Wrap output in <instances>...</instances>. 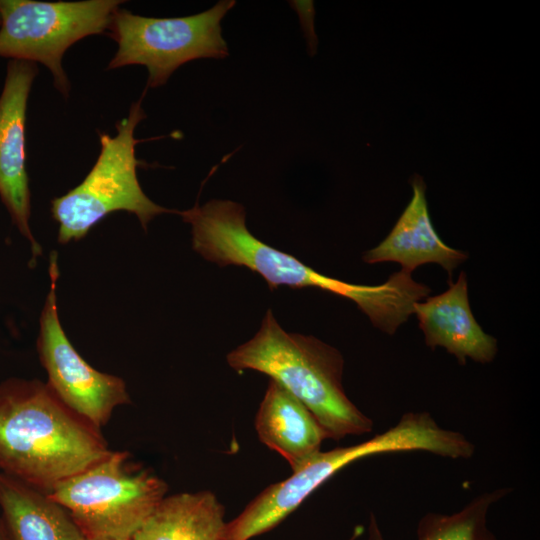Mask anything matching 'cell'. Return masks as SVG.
<instances>
[{
  "label": "cell",
  "instance_id": "obj_1",
  "mask_svg": "<svg viewBox=\"0 0 540 540\" xmlns=\"http://www.w3.org/2000/svg\"><path fill=\"white\" fill-rule=\"evenodd\" d=\"M101 429L65 405L47 383H0V471L49 493L106 458Z\"/></svg>",
  "mask_w": 540,
  "mask_h": 540
},
{
  "label": "cell",
  "instance_id": "obj_2",
  "mask_svg": "<svg viewBox=\"0 0 540 540\" xmlns=\"http://www.w3.org/2000/svg\"><path fill=\"white\" fill-rule=\"evenodd\" d=\"M241 372L263 373L303 403L324 429L339 441L373 429V421L348 398L342 385L344 359L334 347L313 337L286 332L271 310L255 336L227 355Z\"/></svg>",
  "mask_w": 540,
  "mask_h": 540
},
{
  "label": "cell",
  "instance_id": "obj_3",
  "mask_svg": "<svg viewBox=\"0 0 540 540\" xmlns=\"http://www.w3.org/2000/svg\"><path fill=\"white\" fill-rule=\"evenodd\" d=\"M191 225L192 247L207 261L221 267L244 266L262 276L270 289L313 287L348 298L368 317L385 302L381 285H357L315 271L296 257L260 241L246 226L244 207L231 200L212 199L181 211Z\"/></svg>",
  "mask_w": 540,
  "mask_h": 540
},
{
  "label": "cell",
  "instance_id": "obj_4",
  "mask_svg": "<svg viewBox=\"0 0 540 540\" xmlns=\"http://www.w3.org/2000/svg\"><path fill=\"white\" fill-rule=\"evenodd\" d=\"M447 432L427 412H409L386 431L361 443L319 451L287 479L272 484L256 496L232 521L225 540H250L292 513L314 490L347 465L373 455L425 451L441 455Z\"/></svg>",
  "mask_w": 540,
  "mask_h": 540
},
{
  "label": "cell",
  "instance_id": "obj_5",
  "mask_svg": "<svg viewBox=\"0 0 540 540\" xmlns=\"http://www.w3.org/2000/svg\"><path fill=\"white\" fill-rule=\"evenodd\" d=\"M142 98L132 104L127 117L116 123L115 136L99 133L100 153L83 181L51 201V214L59 225V243L82 239L116 211L135 214L144 230L154 217L176 212L150 200L139 184L137 167L141 161L135 155L139 140L134 131L146 117Z\"/></svg>",
  "mask_w": 540,
  "mask_h": 540
},
{
  "label": "cell",
  "instance_id": "obj_6",
  "mask_svg": "<svg viewBox=\"0 0 540 540\" xmlns=\"http://www.w3.org/2000/svg\"><path fill=\"white\" fill-rule=\"evenodd\" d=\"M113 451L58 483L48 495L67 510L85 538L131 540L166 496L164 480Z\"/></svg>",
  "mask_w": 540,
  "mask_h": 540
},
{
  "label": "cell",
  "instance_id": "obj_7",
  "mask_svg": "<svg viewBox=\"0 0 540 540\" xmlns=\"http://www.w3.org/2000/svg\"><path fill=\"white\" fill-rule=\"evenodd\" d=\"M235 4L222 0L201 13L173 18L144 17L118 9L108 30L118 45L108 69L143 65L148 71L147 87L155 88L189 61L227 57L221 21Z\"/></svg>",
  "mask_w": 540,
  "mask_h": 540
},
{
  "label": "cell",
  "instance_id": "obj_8",
  "mask_svg": "<svg viewBox=\"0 0 540 540\" xmlns=\"http://www.w3.org/2000/svg\"><path fill=\"white\" fill-rule=\"evenodd\" d=\"M123 1L0 0V57L39 62L53 76V84L67 98L70 82L63 55L77 41L109 30Z\"/></svg>",
  "mask_w": 540,
  "mask_h": 540
},
{
  "label": "cell",
  "instance_id": "obj_9",
  "mask_svg": "<svg viewBox=\"0 0 540 540\" xmlns=\"http://www.w3.org/2000/svg\"><path fill=\"white\" fill-rule=\"evenodd\" d=\"M50 290L41 316L37 351L48 375L47 385L70 409L100 428L115 408L131 403L124 380L93 368L78 353L60 323L56 281V252L50 255Z\"/></svg>",
  "mask_w": 540,
  "mask_h": 540
},
{
  "label": "cell",
  "instance_id": "obj_10",
  "mask_svg": "<svg viewBox=\"0 0 540 540\" xmlns=\"http://www.w3.org/2000/svg\"><path fill=\"white\" fill-rule=\"evenodd\" d=\"M37 72L33 62L10 60L0 95V198L12 222L29 241L32 262L42 251L29 225L31 194L26 170L25 124L28 97Z\"/></svg>",
  "mask_w": 540,
  "mask_h": 540
},
{
  "label": "cell",
  "instance_id": "obj_11",
  "mask_svg": "<svg viewBox=\"0 0 540 540\" xmlns=\"http://www.w3.org/2000/svg\"><path fill=\"white\" fill-rule=\"evenodd\" d=\"M448 282L449 288L443 293L414 303L413 314L426 345L433 350L445 348L461 365L467 358L491 362L497 354V340L483 331L472 314L465 272H460L455 283Z\"/></svg>",
  "mask_w": 540,
  "mask_h": 540
},
{
  "label": "cell",
  "instance_id": "obj_12",
  "mask_svg": "<svg viewBox=\"0 0 540 540\" xmlns=\"http://www.w3.org/2000/svg\"><path fill=\"white\" fill-rule=\"evenodd\" d=\"M411 184V201L386 238L363 255V261L368 264L396 262L408 273L423 264L436 263L445 269L451 281L454 269L468 254L448 246L436 233L429 217L422 178L415 175Z\"/></svg>",
  "mask_w": 540,
  "mask_h": 540
},
{
  "label": "cell",
  "instance_id": "obj_13",
  "mask_svg": "<svg viewBox=\"0 0 540 540\" xmlns=\"http://www.w3.org/2000/svg\"><path fill=\"white\" fill-rule=\"evenodd\" d=\"M254 425L259 440L279 453L293 471L318 453L327 439L324 429L308 408L271 379Z\"/></svg>",
  "mask_w": 540,
  "mask_h": 540
},
{
  "label": "cell",
  "instance_id": "obj_14",
  "mask_svg": "<svg viewBox=\"0 0 540 540\" xmlns=\"http://www.w3.org/2000/svg\"><path fill=\"white\" fill-rule=\"evenodd\" d=\"M0 509L12 540H85L67 510L47 493L1 471Z\"/></svg>",
  "mask_w": 540,
  "mask_h": 540
},
{
  "label": "cell",
  "instance_id": "obj_15",
  "mask_svg": "<svg viewBox=\"0 0 540 540\" xmlns=\"http://www.w3.org/2000/svg\"><path fill=\"white\" fill-rule=\"evenodd\" d=\"M224 516L210 491L165 496L131 540H225Z\"/></svg>",
  "mask_w": 540,
  "mask_h": 540
},
{
  "label": "cell",
  "instance_id": "obj_16",
  "mask_svg": "<svg viewBox=\"0 0 540 540\" xmlns=\"http://www.w3.org/2000/svg\"><path fill=\"white\" fill-rule=\"evenodd\" d=\"M509 492V488L485 492L452 514H425L417 525V540H497L488 528L487 515L490 507ZM368 540H384L373 515Z\"/></svg>",
  "mask_w": 540,
  "mask_h": 540
},
{
  "label": "cell",
  "instance_id": "obj_17",
  "mask_svg": "<svg viewBox=\"0 0 540 540\" xmlns=\"http://www.w3.org/2000/svg\"><path fill=\"white\" fill-rule=\"evenodd\" d=\"M0 540H12L0 515Z\"/></svg>",
  "mask_w": 540,
  "mask_h": 540
},
{
  "label": "cell",
  "instance_id": "obj_18",
  "mask_svg": "<svg viewBox=\"0 0 540 540\" xmlns=\"http://www.w3.org/2000/svg\"><path fill=\"white\" fill-rule=\"evenodd\" d=\"M363 531H364V529H363L362 526L355 527V529L353 531V534L351 535L349 540H356L359 536L362 535Z\"/></svg>",
  "mask_w": 540,
  "mask_h": 540
},
{
  "label": "cell",
  "instance_id": "obj_19",
  "mask_svg": "<svg viewBox=\"0 0 540 540\" xmlns=\"http://www.w3.org/2000/svg\"><path fill=\"white\" fill-rule=\"evenodd\" d=\"M85 540H111V539H104V538H85Z\"/></svg>",
  "mask_w": 540,
  "mask_h": 540
},
{
  "label": "cell",
  "instance_id": "obj_20",
  "mask_svg": "<svg viewBox=\"0 0 540 540\" xmlns=\"http://www.w3.org/2000/svg\"><path fill=\"white\" fill-rule=\"evenodd\" d=\"M0 23H1V19H0Z\"/></svg>",
  "mask_w": 540,
  "mask_h": 540
}]
</instances>
